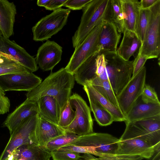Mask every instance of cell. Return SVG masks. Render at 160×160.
I'll list each match as a JSON object with an SVG mask.
<instances>
[{
    "mask_svg": "<svg viewBox=\"0 0 160 160\" xmlns=\"http://www.w3.org/2000/svg\"><path fill=\"white\" fill-rule=\"evenodd\" d=\"M75 80L74 75L65 68H62L56 72H51L37 87L28 92L26 99L36 101L44 96H52L57 101L61 112L71 96Z\"/></svg>",
    "mask_w": 160,
    "mask_h": 160,
    "instance_id": "6da1fadb",
    "label": "cell"
},
{
    "mask_svg": "<svg viewBox=\"0 0 160 160\" xmlns=\"http://www.w3.org/2000/svg\"><path fill=\"white\" fill-rule=\"evenodd\" d=\"M111 0H92L82 9L80 23L72 37L75 48L85 39L92 30L100 22H110Z\"/></svg>",
    "mask_w": 160,
    "mask_h": 160,
    "instance_id": "7a4b0ae2",
    "label": "cell"
},
{
    "mask_svg": "<svg viewBox=\"0 0 160 160\" xmlns=\"http://www.w3.org/2000/svg\"><path fill=\"white\" fill-rule=\"evenodd\" d=\"M104 52L105 67L98 78L109 82L117 97L132 77L133 61L125 60L117 51Z\"/></svg>",
    "mask_w": 160,
    "mask_h": 160,
    "instance_id": "3957f363",
    "label": "cell"
},
{
    "mask_svg": "<svg viewBox=\"0 0 160 160\" xmlns=\"http://www.w3.org/2000/svg\"><path fill=\"white\" fill-rule=\"evenodd\" d=\"M125 123L126 128L120 140L138 139L152 147L160 143V114Z\"/></svg>",
    "mask_w": 160,
    "mask_h": 160,
    "instance_id": "277c9868",
    "label": "cell"
},
{
    "mask_svg": "<svg viewBox=\"0 0 160 160\" xmlns=\"http://www.w3.org/2000/svg\"><path fill=\"white\" fill-rule=\"evenodd\" d=\"M70 12L61 8L42 18L32 28L33 40L42 42L56 34L66 24Z\"/></svg>",
    "mask_w": 160,
    "mask_h": 160,
    "instance_id": "5b68a950",
    "label": "cell"
},
{
    "mask_svg": "<svg viewBox=\"0 0 160 160\" xmlns=\"http://www.w3.org/2000/svg\"><path fill=\"white\" fill-rule=\"evenodd\" d=\"M68 102L75 111V117L69 126L62 128L79 136L93 132V121L90 109L86 102L77 93L71 96Z\"/></svg>",
    "mask_w": 160,
    "mask_h": 160,
    "instance_id": "8992f818",
    "label": "cell"
},
{
    "mask_svg": "<svg viewBox=\"0 0 160 160\" xmlns=\"http://www.w3.org/2000/svg\"><path fill=\"white\" fill-rule=\"evenodd\" d=\"M106 22L102 21L90 32L84 41L75 49L65 68L74 75L79 67L89 57L99 51V39L103 26Z\"/></svg>",
    "mask_w": 160,
    "mask_h": 160,
    "instance_id": "52a82bcc",
    "label": "cell"
},
{
    "mask_svg": "<svg viewBox=\"0 0 160 160\" xmlns=\"http://www.w3.org/2000/svg\"><path fill=\"white\" fill-rule=\"evenodd\" d=\"M149 8L151 14L148 27L138 54L147 56L148 59L159 58L160 0Z\"/></svg>",
    "mask_w": 160,
    "mask_h": 160,
    "instance_id": "ba28073f",
    "label": "cell"
},
{
    "mask_svg": "<svg viewBox=\"0 0 160 160\" xmlns=\"http://www.w3.org/2000/svg\"><path fill=\"white\" fill-rule=\"evenodd\" d=\"M119 139L107 133L93 132L78 136L73 142L67 145H75L89 147L93 155L98 157L104 154H116Z\"/></svg>",
    "mask_w": 160,
    "mask_h": 160,
    "instance_id": "9c48e42d",
    "label": "cell"
},
{
    "mask_svg": "<svg viewBox=\"0 0 160 160\" xmlns=\"http://www.w3.org/2000/svg\"><path fill=\"white\" fill-rule=\"evenodd\" d=\"M39 117L38 114L28 118L10 135L0 160H8L14 151L23 144L34 143V132Z\"/></svg>",
    "mask_w": 160,
    "mask_h": 160,
    "instance_id": "30bf717a",
    "label": "cell"
},
{
    "mask_svg": "<svg viewBox=\"0 0 160 160\" xmlns=\"http://www.w3.org/2000/svg\"><path fill=\"white\" fill-rule=\"evenodd\" d=\"M146 68L144 66L117 96L119 108L125 116L137 99L141 96L145 84Z\"/></svg>",
    "mask_w": 160,
    "mask_h": 160,
    "instance_id": "8fae6325",
    "label": "cell"
},
{
    "mask_svg": "<svg viewBox=\"0 0 160 160\" xmlns=\"http://www.w3.org/2000/svg\"><path fill=\"white\" fill-rule=\"evenodd\" d=\"M42 79L29 72L25 73H11L0 76V86L5 92H29L37 87Z\"/></svg>",
    "mask_w": 160,
    "mask_h": 160,
    "instance_id": "7c38bea8",
    "label": "cell"
},
{
    "mask_svg": "<svg viewBox=\"0 0 160 160\" xmlns=\"http://www.w3.org/2000/svg\"><path fill=\"white\" fill-rule=\"evenodd\" d=\"M0 52L12 56L16 61L32 72L37 71L36 58L31 55L14 41L0 37Z\"/></svg>",
    "mask_w": 160,
    "mask_h": 160,
    "instance_id": "4fadbf2b",
    "label": "cell"
},
{
    "mask_svg": "<svg viewBox=\"0 0 160 160\" xmlns=\"http://www.w3.org/2000/svg\"><path fill=\"white\" fill-rule=\"evenodd\" d=\"M62 48L48 40L38 48L36 58L39 67L44 71L52 70L61 59Z\"/></svg>",
    "mask_w": 160,
    "mask_h": 160,
    "instance_id": "5bb4252c",
    "label": "cell"
},
{
    "mask_svg": "<svg viewBox=\"0 0 160 160\" xmlns=\"http://www.w3.org/2000/svg\"><path fill=\"white\" fill-rule=\"evenodd\" d=\"M38 114L37 102L26 99L8 115L3 123V126L8 128L11 135L25 120Z\"/></svg>",
    "mask_w": 160,
    "mask_h": 160,
    "instance_id": "9a60e30c",
    "label": "cell"
},
{
    "mask_svg": "<svg viewBox=\"0 0 160 160\" xmlns=\"http://www.w3.org/2000/svg\"><path fill=\"white\" fill-rule=\"evenodd\" d=\"M66 132L58 125L39 116L34 132V143L42 147L53 138Z\"/></svg>",
    "mask_w": 160,
    "mask_h": 160,
    "instance_id": "2e32d148",
    "label": "cell"
},
{
    "mask_svg": "<svg viewBox=\"0 0 160 160\" xmlns=\"http://www.w3.org/2000/svg\"><path fill=\"white\" fill-rule=\"evenodd\" d=\"M154 147L138 139L119 140L116 154L138 155L143 158L148 159L153 155L154 151Z\"/></svg>",
    "mask_w": 160,
    "mask_h": 160,
    "instance_id": "e0dca14e",
    "label": "cell"
},
{
    "mask_svg": "<svg viewBox=\"0 0 160 160\" xmlns=\"http://www.w3.org/2000/svg\"><path fill=\"white\" fill-rule=\"evenodd\" d=\"M160 114V104L147 102L140 96L125 116V122L144 119Z\"/></svg>",
    "mask_w": 160,
    "mask_h": 160,
    "instance_id": "ac0fdd59",
    "label": "cell"
},
{
    "mask_svg": "<svg viewBox=\"0 0 160 160\" xmlns=\"http://www.w3.org/2000/svg\"><path fill=\"white\" fill-rule=\"evenodd\" d=\"M51 152L34 143L23 144L12 153L8 160H50Z\"/></svg>",
    "mask_w": 160,
    "mask_h": 160,
    "instance_id": "d6986e66",
    "label": "cell"
},
{
    "mask_svg": "<svg viewBox=\"0 0 160 160\" xmlns=\"http://www.w3.org/2000/svg\"><path fill=\"white\" fill-rule=\"evenodd\" d=\"M17 9L13 2L0 0V30L2 36L9 38L13 35Z\"/></svg>",
    "mask_w": 160,
    "mask_h": 160,
    "instance_id": "ffe728a7",
    "label": "cell"
},
{
    "mask_svg": "<svg viewBox=\"0 0 160 160\" xmlns=\"http://www.w3.org/2000/svg\"><path fill=\"white\" fill-rule=\"evenodd\" d=\"M121 37L113 23L105 22L99 35V51L116 52Z\"/></svg>",
    "mask_w": 160,
    "mask_h": 160,
    "instance_id": "44dd1931",
    "label": "cell"
},
{
    "mask_svg": "<svg viewBox=\"0 0 160 160\" xmlns=\"http://www.w3.org/2000/svg\"><path fill=\"white\" fill-rule=\"evenodd\" d=\"M123 36L120 45L117 50L118 54L126 61H129L131 57L134 56L139 50L142 42L135 32L124 29Z\"/></svg>",
    "mask_w": 160,
    "mask_h": 160,
    "instance_id": "7402d4cb",
    "label": "cell"
},
{
    "mask_svg": "<svg viewBox=\"0 0 160 160\" xmlns=\"http://www.w3.org/2000/svg\"><path fill=\"white\" fill-rule=\"evenodd\" d=\"M36 102L38 106L39 116L58 125L60 110L56 99L52 96H46L41 97Z\"/></svg>",
    "mask_w": 160,
    "mask_h": 160,
    "instance_id": "603a6c76",
    "label": "cell"
},
{
    "mask_svg": "<svg viewBox=\"0 0 160 160\" xmlns=\"http://www.w3.org/2000/svg\"><path fill=\"white\" fill-rule=\"evenodd\" d=\"M120 2L123 15L124 29L136 33L137 23L141 9L140 2L137 0H120Z\"/></svg>",
    "mask_w": 160,
    "mask_h": 160,
    "instance_id": "cb8c5ba5",
    "label": "cell"
},
{
    "mask_svg": "<svg viewBox=\"0 0 160 160\" xmlns=\"http://www.w3.org/2000/svg\"><path fill=\"white\" fill-rule=\"evenodd\" d=\"M83 89L86 92L88 98H92L98 102L111 114L114 122L125 121V117L120 109L112 104L92 86L88 84H87L83 86Z\"/></svg>",
    "mask_w": 160,
    "mask_h": 160,
    "instance_id": "d4e9b609",
    "label": "cell"
},
{
    "mask_svg": "<svg viewBox=\"0 0 160 160\" xmlns=\"http://www.w3.org/2000/svg\"><path fill=\"white\" fill-rule=\"evenodd\" d=\"M87 84L91 85L112 104L119 108L117 97L108 80L97 77Z\"/></svg>",
    "mask_w": 160,
    "mask_h": 160,
    "instance_id": "484cf974",
    "label": "cell"
},
{
    "mask_svg": "<svg viewBox=\"0 0 160 160\" xmlns=\"http://www.w3.org/2000/svg\"><path fill=\"white\" fill-rule=\"evenodd\" d=\"M0 52V76L11 73H25L30 72L11 56Z\"/></svg>",
    "mask_w": 160,
    "mask_h": 160,
    "instance_id": "4316f807",
    "label": "cell"
},
{
    "mask_svg": "<svg viewBox=\"0 0 160 160\" xmlns=\"http://www.w3.org/2000/svg\"><path fill=\"white\" fill-rule=\"evenodd\" d=\"M90 110L93 113L95 120L101 126H107L114 122L111 114L98 102L90 98H88Z\"/></svg>",
    "mask_w": 160,
    "mask_h": 160,
    "instance_id": "83f0119b",
    "label": "cell"
},
{
    "mask_svg": "<svg viewBox=\"0 0 160 160\" xmlns=\"http://www.w3.org/2000/svg\"><path fill=\"white\" fill-rule=\"evenodd\" d=\"M78 136L74 133L66 131L65 134L56 137L42 147L51 152L73 142L77 139Z\"/></svg>",
    "mask_w": 160,
    "mask_h": 160,
    "instance_id": "f1b7e54d",
    "label": "cell"
},
{
    "mask_svg": "<svg viewBox=\"0 0 160 160\" xmlns=\"http://www.w3.org/2000/svg\"><path fill=\"white\" fill-rule=\"evenodd\" d=\"M110 15L111 22L115 25L119 33H123V18L120 0H111Z\"/></svg>",
    "mask_w": 160,
    "mask_h": 160,
    "instance_id": "f546056e",
    "label": "cell"
},
{
    "mask_svg": "<svg viewBox=\"0 0 160 160\" xmlns=\"http://www.w3.org/2000/svg\"><path fill=\"white\" fill-rule=\"evenodd\" d=\"M151 11L150 8L140 9L136 25V33L143 42L149 25Z\"/></svg>",
    "mask_w": 160,
    "mask_h": 160,
    "instance_id": "4dcf8cb0",
    "label": "cell"
},
{
    "mask_svg": "<svg viewBox=\"0 0 160 160\" xmlns=\"http://www.w3.org/2000/svg\"><path fill=\"white\" fill-rule=\"evenodd\" d=\"M143 158L138 155L115 154H104L98 158L89 154H83L79 160H142Z\"/></svg>",
    "mask_w": 160,
    "mask_h": 160,
    "instance_id": "1f68e13d",
    "label": "cell"
},
{
    "mask_svg": "<svg viewBox=\"0 0 160 160\" xmlns=\"http://www.w3.org/2000/svg\"><path fill=\"white\" fill-rule=\"evenodd\" d=\"M75 111L68 101L60 113L58 125L62 128L69 126L75 119Z\"/></svg>",
    "mask_w": 160,
    "mask_h": 160,
    "instance_id": "d6a6232c",
    "label": "cell"
},
{
    "mask_svg": "<svg viewBox=\"0 0 160 160\" xmlns=\"http://www.w3.org/2000/svg\"><path fill=\"white\" fill-rule=\"evenodd\" d=\"M51 155L53 160H79L82 157L78 153L57 150L51 152Z\"/></svg>",
    "mask_w": 160,
    "mask_h": 160,
    "instance_id": "836d02e7",
    "label": "cell"
},
{
    "mask_svg": "<svg viewBox=\"0 0 160 160\" xmlns=\"http://www.w3.org/2000/svg\"><path fill=\"white\" fill-rule=\"evenodd\" d=\"M142 100L147 102L160 104L156 92L153 88L145 84L141 95Z\"/></svg>",
    "mask_w": 160,
    "mask_h": 160,
    "instance_id": "e575fe53",
    "label": "cell"
},
{
    "mask_svg": "<svg viewBox=\"0 0 160 160\" xmlns=\"http://www.w3.org/2000/svg\"><path fill=\"white\" fill-rule=\"evenodd\" d=\"M55 150L59 151L74 152L79 153L89 154L93 155L91 149L88 147L75 145H67Z\"/></svg>",
    "mask_w": 160,
    "mask_h": 160,
    "instance_id": "d590c367",
    "label": "cell"
},
{
    "mask_svg": "<svg viewBox=\"0 0 160 160\" xmlns=\"http://www.w3.org/2000/svg\"><path fill=\"white\" fill-rule=\"evenodd\" d=\"M148 57L146 55L138 54L133 62V72L132 77L136 75L144 66Z\"/></svg>",
    "mask_w": 160,
    "mask_h": 160,
    "instance_id": "8d00e7d4",
    "label": "cell"
},
{
    "mask_svg": "<svg viewBox=\"0 0 160 160\" xmlns=\"http://www.w3.org/2000/svg\"><path fill=\"white\" fill-rule=\"evenodd\" d=\"M10 107V101L6 96L5 92L0 86V115L9 112Z\"/></svg>",
    "mask_w": 160,
    "mask_h": 160,
    "instance_id": "74e56055",
    "label": "cell"
},
{
    "mask_svg": "<svg viewBox=\"0 0 160 160\" xmlns=\"http://www.w3.org/2000/svg\"><path fill=\"white\" fill-rule=\"evenodd\" d=\"M92 0H67L63 6L73 10L82 9Z\"/></svg>",
    "mask_w": 160,
    "mask_h": 160,
    "instance_id": "f35d334b",
    "label": "cell"
},
{
    "mask_svg": "<svg viewBox=\"0 0 160 160\" xmlns=\"http://www.w3.org/2000/svg\"><path fill=\"white\" fill-rule=\"evenodd\" d=\"M67 1V0H50L45 8L47 10L54 11L61 8Z\"/></svg>",
    "mask_w": 160,
    "mask_h": 160,
    "instance_id": "ab89813d",
    "label": "cell"
},
{
    "mask_svg": "<svg viewBox=\"0 0 160 160\" xmlns=\"http://www.w3.org/2000/svg\"><path fill=\"white\" fill-rule=\"evenodd\" d=\"M159 0H141L140 1L141 9H148L153 5Z\"/></svg>",
    "mask_w": 160,
    "mask_h": 160,
    "instance_id": "60d3db41",
    "label": "cell"
},
{
    "mask_svg": "<svg viewBox=\"0 0 160 160\" xmlns=\"http://www.w3.org/2000/svg\"><path fill=\"white\" fill-rule=\"evenodd\" d=\"M154 149L153 155L148 160H160V143L154 146Z\"/></svg>",
    "mask_w": 160,
    "mask_h": 160,
    "instance_id": "b9f144b4",
    "label": "cell"
},
{
    "mask_svg": "<svg viewBox=\"0 0 160 160\" xmlns=\"http://www.w3.org/2000/svg\"><path fill=\"white\" fill-rule=\"evenodd\" d=\"M50 0H38L37 4L38 6L40 7H46L50 2Z\"/></svg>",
    "mask_w": 160,
    "mask_h": 160,
    "instance_id": "7bdbcfd3",
    "label": "cell"
},
{
    "mask_svg": "<svg viewBox=\"0 0 160 160\" xmlns=\"http://www.w3.org/2000/svg\"><path fill=\"white\" fill-rule=\"evenodd\" d=\"M2 36V32H1V31L0 30V37Z\"/></svg>",
    "mask_w": 160,
    "mask_h": 160,
    "instance_id": "ee69618b",
    "label": "cell"
}]
</instances>
